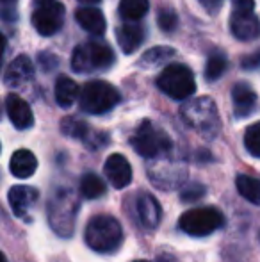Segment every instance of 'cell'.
Returning a JSON list of instances; mask_svg holds the SVG:
<instances>
[{
  "label": "cell",
  "instance_id": "obj_31",
  "mask_svg": "<svg viewBox=\"0 0 260 262\" xmlns=\"http://www.w3.org/2000/svg\"><path fill=\"white\" fill-rule=\"evenodd\" d=\"M241 66H243L244 70H248V72L258 70L260 68V49L251 54H248V55H244V57L241 59Z\"/></svg>",
  "mask_w": 260,
  "mask_h": 262
},
{
  "label": "cell",
  "instance_id": "obj_11",
  "mask_svg": "<svg viewBox=\"0 0 260 262\" xmlns=\"http://www.w3.org/2000/svg\"><path fill=\"white\" fill-rule=\"evenodd\" d=\"M39 200L38 189L29 186H14L9 189V204L13 209L14 216L21 217V220H29L31 212L34 210L36 204Z\"/></svg>",
  "mask_w": 260,
  "mask_h": 262
},
{
  "label": "cell",
  "instance_id": "obj_37",
  "mask_svg": "<svg viewBox=\"0 0 260 262\" xmlns=\"http://www.w3.org/2000/svg\"><path fill=\"white\" fill-rule=\"evenodd\" d=\"M2 2L6 4V6H13V4L16 2V0H2Z\"/></svg>",
  "mask_w": 260,
  "mask_h": 262
},
{
  "label": "cell",
  "instance_id": "obj_17",
  "mask_svg": "<svg viewBox=\"0 0 260 262\" xmlns=\"http://www.w3.org/2000/svg\"><path fill=\"white\" fill-rule=\"evenodd\" d=\"M232 102H233V113L237 118L250 116L257 105V93L248 86L246 82H237L232 88Z\"/></svg>",
  "mask_w": 260,
  "mask_h": 262
},
{
  "label": "cell",
  "instance_id": "obj_23",
  "mask_svg": "<svg viewBox=\"0 0 260 262\" xmlns=\"http://www.w3.org/2000/svg\"><path fill=\"white\" fill-rule=\"evenodd\" d=\"M237 191L243 198L255 205H260V180L250 175H237L235 179Z\"/></svg>",
  "mask_w": 260,
  "mask_h": 262
},
{
  "label": "cell",
  "instance_id": "obj_39",
  "mask_svg": "<svg viewBox=\"0 0 260 262\" xmlns=\"http://www.w3.org/2000/svg\"><path fill=\"white\" fill-rule=\"evenodd\" d=\"M134 262H148V260H134Z\"/></svg>",
  "mask_w": 260,
  "mask_h": 262
},
{
  "label": "cell",
  "instance_id": "obj_28",
  "mask_svg": "<svg viewBox=\"0 0 260 262\" xmlns=\"http://www.w3.org/2000/svg\"><path fill=\"white\" fill-rule=\"evenodd\" d=\"M244 146L248 154L260 159V121L250 125L244 132Z\"/></svg>",
  "mask_w": 260,
  "mask_h": 262
},
{
  "label": "cell",
  "instance_id": "obj_30",
  "mask_svg": "<svg viewBox=\"0 0 260 262\" xmlns=\"http://www.w3.org/2000/svg\"><path fill=\"white\" fill-rule=\"evenodd\" d=\"M203 196H205V187L198 182L187 184V186H184V189L180 191V198L184 202H198Z\"/></svg>",
  "mask_w": 260,
  "mask_h": 262
},
{
  "label": "cell",
  "instance_id": "obj_6",
  "mask_svg": "<svg viewBox=\"0 0 260 262\" xmlns=\"http://www.w3.org/2000/svg\"><path fill=\"white\" fill-rule=\"evenodd\" d=\"M114 62V52L104 41L91 39L79 45L72 54V68L77 73H89L94 70H107Z\"/></svg>",
  "mask_w": 260,
  "mask_h": 262
},
{
  "label": "cell",
  "instance_id": "obj_13",
  "mask_svg": "<svg viewBox=\"0 0 260 262\" xmlns=\"http://www.w3.org/2000/svg\"><path fill=\"white\" fill-rule=\"evenodd\" d=\"M104 173L116 189H123V187H127L132 182L130 162L122 154H112V156L107 157L104 166Z\"/></svg>",
  "mask_w": 260,
  "mask_h": 262
},
{
  "label": "cell",
  "instance_id": "obj_19",
  "mask_svg": "<svg viewBox=\"0 0 260 262\" xmlns=\"http://www.w3.org/2000/svg\"><path fill=\"white\" fill-rule=\"evenodd\" d=\"M75 20L91 36H102L105 32V16L97 7H80V9H77Z\"/></svg>",
  "mask_w": 260,
  "mask_h": 262
},
{
  "label": "cell",
  "instance_id": "obj_9",
  "mask_svg": "<svg viewBox=\"0 0 260 262\" xmlns=\"http://www.w3.org/2000/svg\"><path fill=\"white\" fill-rule=\"evenodd\" d=\"M185 177H187V168L180 161L171 157L170 154L162 157L152 159L148 162L150 182L164 191L180 187L184 184Z\"/></svg>",
  "mask_w": 260,
  "mask_h": 262
},
{
  "label": "cell",
  "instance_id": "obj_5",
  "mask_svg": "<svg viewBox=\"0 0 260 262\" xmlns=\"http://www.w3.org/2000/svg\"><path fill=\"white\" fill-rule=\"evenodd\" d=\"M157 88L175 100H187L196 93V80L185 64L171 62L157 77Z\"/></svg>",
  "mask_w": 260,
  "mask_h": 262
},
{
  "label": "cell",
  "instance_id": "obj_1",
  "mask_svg": "<svg viewBox=\"0 0 260 262\" xmlns=\"http://www.w3.org/2000/svg\"><path fill=\"white\" fill-rule=\"evenodd\" d=\"M80 209V200L77 193L69 187H57L50 194L46 204V214L52 230L61 237H69L75 230L77 214Z\"/></svg>",
  "mask_w": 260,
  "mask_h": 262
},
{
  "label": "cell",
  "instance_id": "obj_22",
  "mask_svg": "<svg viewBox=\"0 0 260 262\" xmlns=\"http://www.w3.org/2000/svg\"><path fill=\"white\" fill-rule=\"evenodd\" d=\"M61 132L68 138H73V139H80L87 145L93 138L94 132L87 127L86 121H82L80 118L77 116H66L63 121H61Z\"/></svg>",
  "mask_w": 260,
  "mask_h": 262
},
{
  "label": "cell",
  "instance_id": "obj_10",
  "mask_svg": "<svg viewBox=\"0 0 260 262\" xmlns=\"http://www.w3.org/2000/svg\"><path fill=\"white\" fill-rule=\"evenodd\" d=\"M64 6L57 0H34L32 25L41 36H54L64 24Z\"/></svg>",
  "mask_w": 260,
  "mask_h": 262
},
{
  "label": "cell",
  "instance_id": "obj_16",
  "mask_svg": "<svg viewBox=\"0 0 260 262\" xmlns=\"http://www.w3.org/2000/svg\"><path fill=\"white\" fill-rule=\"evenodd\" d=\"M32 77H34V64H32V61L27 55H18V57H14L9 62L4 80H6L7 86H21V84L32 80Z\"/></svg>",
  "mask_w": 260,
  "mask_h": 262
},
{
  "label": "cell",
  "instance_id": "obj_2",
  "mask_svg": "<svg viewBox=\"0 0 260 262\" xmlns=\"http://www.w3.org/2000/svg\"><path fill=\"white\" fill-rule=\"evenodd\" d=\"M84 241L91 250L98 253H112L123 243V228L120 221L107 214L89 220L84 234Z\"/></svg>",
  "mask_w": 260,
  "mask_h": 262
},
{
  "label": "cell",
  "instance_id": "obj_8",
  "mask_svg": "<svg viewBox=\"0 0 260 262\" xmlns=\"http://www.w3.org/2000/svg\"><path fill=\"white\" fill-rule=\"evenodd\" d=\"M225 225V216L216 207H196L184 212L178 220L182 232L193 237H205Z\"/></svg>",
  "mask_w": 260,
  "mask_h": 262
},
{
  "label": "cell",
  "instance_id": "obj_7",
  "mask_svg": "<svg viewBox=\"0 0 260 262\" xmlns=\"http://www.w3.org/2000/svg\"><path fill=\"white\" fill-rule=\"evenodd\" d=\"M122 100V95L112 84L105 80H89L80 91V109L89 114H104L114 109Z\"/></svg>",
  "mask_w": 260,
  "mask_h": 262
},
{
  "label": "cell",
  "instance_id": "obj_15",
  "mask_svg": "<svg viewBox=\"0 0 260 262\" xmlns=\"http://www.w3.org/2000/svg\"><path fill=\"white\" fill-rule=\"evenodd\" d=\"M6 111L11 123L18 130H25V128H31L34 125V114H32L31 105L16 93H9L6 97Z\"/></svg>",
  "mask_w": 260,
  "mask_h": 262
},
{
  "label": "cell",
  "instance_id": "obj_4",
  "mask_svg": "<svg viewBox=\"0 0 260 262\" xmlns=\"http://www.w3.org/2000/svg\"><path fill=\"white\" fill-rule=\"evenodd\" d=\"M130 145L145 159H157L171 154L173 141L160 127H155L150 120H145L130 138Z\"/></svg>",
  "mask_w": 260,
  "mask_h": 262
},
{
  "label": "cell",
  "instance_id": "obj_29",
  "mask_svg": "<svg viewBox=\"0 0 260 262\" xmlns=\"http://www.w3.org/2000/svg\"><path fill=\"white\" fill-rule=\"evenodd\" d=\"M157 24H159L160 31L164 32H173L178 27V16L175 11L171 9H160L157 14Z\"/></svg>",
  "mask_w": 260,
  "mask_h": 262
},
{
  "label": "cell",
  "instance_id": "obj_3",
  "mask_svg": "<svg viewBox=\"0 0 260 262\" xmlns=\"http://www.w3.org/2000/svg\"><path fill=\"white\" fill-rule=\"evenodd\" d=\"M182 120L196 130L205 139H214L218 138L219 130H221V120H219L218 107L214 100L208 97H200L195 100L187 102L180 111Z\"/></svg>",
  "mask_w": 260,
  "mask_h": 262
},
{
  "label": "cell",
  "instance_id": "obj_33",
  "mask_svg": "<svg viewBox=\"0 0 260 262\" xmlns=\"http://www.w3.org/2000/svg\"><path fill=\"white\" fill-rule=\"evenodd\" d=\"M230 2L237 13H253L255 9V0H230Z\"/></svg>",
  "mask_w": 260,
  "mask_h": 262
},
{
  "label": "cell",
  "instance_id": "obj_26",
  "mask_svg": "<svg viewBox=\"0 0 260 262\" xmlns=\"http://www.w3.org/2000/svg\"><path fill=\"white\" fill-rule=\"evenodd\" d=\"M228 68V59L225 54L221 52H212L207 59V64H205V79L208 82H214V80L221 79L223 73Z\"/></svg>",
  "mask_w": 260,
  "mask_h": 262
},
{
  "label": "cell",
  "instance_id": "obj_12",
  "mask_svg": "<svg viewBox=\"0 0 260 262\" xmlns=\"http://www.w3.org/2000/svg\"><path fill=\"white\" fill-rule=\"evenodd\" d=\"M135 212H137V220L148 230H155L160 225L162 220V209L157 198L150 193H139L137 200H135Z\"/></svg>",
  "mask_w": 260,
  "mask_h": 262
},
{
  "label": "cell",
  "instance_id": "obj_36",
  "mask_svg": "<svg viewBox=\"0 0 260 262\" xmlns=\"http://www.w3.org/2000/svg\"><path fill=\"white\" fill-rule=\"evenodd\" d=\"M79 2H82V4H98V2H102V0H79Z\"/></svg>",
  "mask_w": 260,
  "mask_h": 262
},
{
  "label": "cell",
  "instance_id": "obj_20",
  "mask_svg": "<svg viewBox=\"0 0 260 262\" xmlns=\"http://www.w3.org/2000/svg\"><path fill=\"white\" fill-rule=\"evenodd\" d=\"M9 169L18 179H29V177L34 175L36 169H38V159H36V156L31 150L20 148L11 156Z\"/></svg>",
  "mask_w": 260,
  "mask_h": 262
},
{
  "label": "cell",
  "instance_id": "obj_35",
  "mask_svg": "<svg viewBox=\"0 0 260 262\" xmlns=\"http://www.w3.org/2000/svg\"><path fill=\"white\" fill-rule=\"evenodd\" d=\"M175 259L171 255H166V253H162V255L157 257V262H173Z\"/></svg>",
  "mask_w": 260,
  "mask_h": 262
},
{
  "label": "cell",
  "instance_id": "obj_24",
  "mask_svg": "<svg viewBox=\"0 0 260 262\" xmlns=\"http://www.w3.org/2000/svg\"><path fill=\"white\" fill-rule=\"evenodd\" d=\"M150 9L148 0H122L120 2V16L125 21H137L143 16H146Z\"/></svg>",
  "mask_w": 260,
  "mask_h": 262
},
{
  "label": "cell",
  "instance_id": "obj_34",
  "mask_svg": "<svg viewBox=\"0 0 260 262\" xmlns=\"http://www.w3.org/2000/svg\"><path fill=\"white\" fill-rule=\"evenodd\" d=\"M223 2H225V0H200V4L208 11V13H216V11L221 7Z\"/></svg>",
  "mask_w": 260,
  "mask_h": 262
},
{
  "label": "cell",
  "instance_id": "obj_38",
  "mask_svg": "<svg viewBox=\"0 0 260 262\" xmlns=\"http://www.w3.org/2000/svg\"><path fill=\"white\" fill-rule=\"evenodd\" d=\"M0 262H7V259H6V255H2V257H0Z\"/></svg>",
  "mask_w": 260,
  "mask_h": 262
},
{
  "label": "cell",
  "instance_id": "obj_21",
  "mask_svg": "<svg viewBox=\"0 0 260 262\" xmlns=\"http://www.w3.org/2000/svg\"><path fill=\"white\" fill-rule=\"evenodd\" d=\"M80 91L79 86H77L75 80H72L68 75H59L56 80V90H54V93H56V100L57 104L61 107H64V109H68V107H72L75 104L77 98H80Z\"/></svg>",
  "mask_w": 260,
  "mask_h": 262
},
{
  "label": "cell",
  "instance_id": "obj_25",
  "mask_svg": "<svg viewBox=\"0 0 260 262\" xmlns=\"http://www.w3.org/2000/svg\"><path fill=\"white\" fill-rule=\"evenodd\" d=\"M105 193V184L94 173H86V175L80 179V194L87 200H94V198H100Z\"/></svg>",
  "mask_w": 260,
  "mask_h": 262
},
{
  "label": "cell",
  "instance_id": "obj_14",
  "mask_svg": "<svg viewBox=\"0 0 260 262\" xmlns=\"http://www.w3.org/2000/svg\"><path fill=\"white\" fill-rule=\"evenodd\" d=\"M230 31L241 41H251V39L260 38V20L253 13L233 11L230 18Z\"/></svg>",
  "mask_w": 260,
  "mask_h": 262
},
{
  "label": "cell",
  "instance_id": "obj_18",
  "mask_svg": "<svg viewBox=\"0 0 260 262\" xmlns=\"http://www.w3.org/2000/svg\"><path fill=\"white\" fill-rule=\"evenodd\" d=\"M116 38H118V45L123 54H134L145 41V31L135 21H127L122 27H118Z\"/></svg>",
  "mask_w": 260,
  "mask_h": 262
},
{
  "label": "cell",
  "instance_id": "obj_32",
  "mask_svg": "<svg viewBox=\"0 0 260 262\" xmlns=\"http://www.w3.org/2000/svg\"><path fill=\"white\" fill-rule=\"evenodd\" d=\"M38 61H39V64H41V68L45 70V72H50V70L56 68V66L59 64V59H57L54 54H50V52H41L38 55Z\"/></svg>",
  "mask_w": 260,
  "mask_h": 262
},
{
  "label": "cell",
  "instance_id": "obj_27",
  "mask_svg": "<svg viewBox=\"0 0 260 262\" xmlns=\"http://www.w3.org/2000/svg\"><path fill=\"white\" fill-rule=\"evenodd\" d=\"M173 55H175V49H171V47H153V49L146 50V52L141 55L139 64L150 68V66L162 64V62H166L168 59H171Z\"/></svg>",
  "mask_w": 260,
  "mask_h": 262
}]
</instances>
